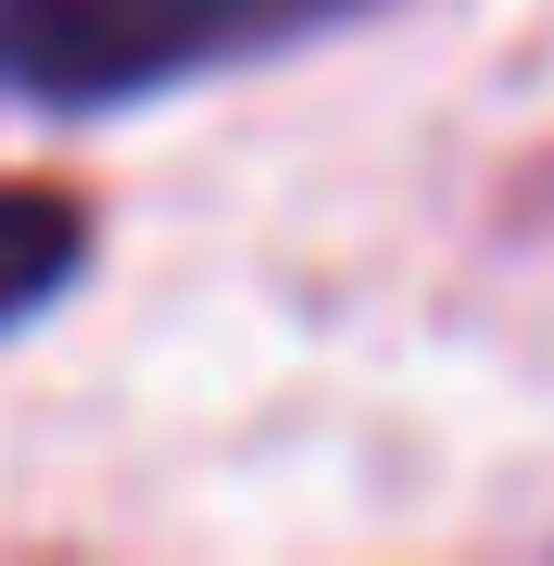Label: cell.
Returning <instances> with one entry per match:
<instances>
[{"mask_svg": "<svg viewBox=\"0 0 554 566\" xmlns=\"http://www.w3.org/2000/svg\"><path fill=\"white\" fill-rule=\"evenodd\" d=\"M390 0H0V102L25 114H126L202 88L227 63H278Z\"/></svg>", "mask_w": 554, "mask_h": 566, "instance_id": "obj_1", "label": "cell"}, {"mask_svg": "<svg viewBox=\"0 0 554 566\" xmlns=\"http://www.w3.org/2000/svg\"><path fill=\"white\" fill-rule=\"evenodd\" d=\"M88 202L76 189H51V177H0V340L13 327H39L63 290L88 277Z\"/></svg>", "mask_w": 554, "mask_h": 566, "instance_id": "obj_2", "label": "cell"}]
</instances>
